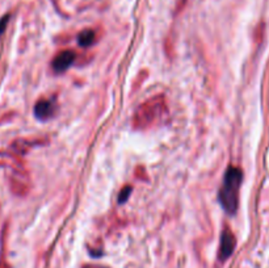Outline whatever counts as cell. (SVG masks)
I'll return each instance as SVG.
<instances>
[{"instance_id": "obj_1", "label": "cell", "mask_w": 269, "mask_h": 268, "mask_svg": "<svg viewBox=\"0 0 269 268\" xmlns=\"http://www.w3.org/2000/svg\"><path fill=\"white\" fill-rule=\"evenodd\" d=\"M243 181V172L241 168L229 167L226 170L223 183L218 193V199L222 208L230 214H234L239 203V189Z\"/></svg>"}, {"instance_id": "obj_2", "label": "cell", "mask_w": 269, "mask_h": 268, "mask_svg": "<svg viewBox=\"0 0 269 268\" xmlns=\"http://www.w3.org/2000/svg\"><path fill=\"white\" fill-rule=\"evenodd\" d=\"M74 60H75V53L71 50H64L54 58L53 70L55 72H64L74 63Z\"/></svg>"}, {"instance_id": "obj_3", "label": "cell", "mask_w": 269, "mask_h": 268, "mask_svg": "<svg viewBox=\"0 0 269 268\" xmlns=\"http://www.w3.org/2000/svg\"><path fill=\"white\" fill-rule=\"evenodd\" d=\"M234 248H235V237L229 229H226L221 236V247H219V258L221 260L227 259L231 256Z\"/></svg>"}, {"instance_id": "obj_4", "label": "cell", "mask_w": 269, "mask_h": 268, "mask_svg": "<svg viewBox=\"0 0 269 268\" xmlns=\"http://www.w3.org/2000/svg\"><path fill=\"white\" fill-rule=\"evenodd\" d=\"M55 112V104L50 100H40L34 107V113L37 119L48 120Z\"/></svg>"}, {"instance_id": "obj_5", "label": "cell", "mask_w": 269, "mask_h": 268, "mask_svg": "<svg viewBox=\"0 0 269 268\" xmlns=\"http://www.w3.org/2000/svg\"><path fill=\"white\" fill-rule=\"evenodd\" d=\"M78 40H79V45L83 46V48H88L91 45L93 44V41H95V32L93 30H83L81 33H79V36H78Z\"/></svg>"}, {"instance_id": "obj_6", "label": "cell", "mask_w": 269, "mask_h": 268, "mask_svg": "<svg viewBox=\"0 0 269 268\" xmlns=\"http://www.w3.org/2000/svg\"><path fill=\"white\" fill-rule=\"evenodd\" d=\"M130 193H132V187H129V185L128 187H125V188L120 192V196H118V203H120V204L125 203V201L128 200V197Z\"/></svg>"}, {"instance_id": "obj_7", "label": "cell", "mask_w": 269, "mask_h": 268, "mask_svg": "<svg viewBox=\"0 0 269 268\" xmlns=\"http://www.w3.org/2000/svg\"><path fill=\"white\" fill-rule=\"evenodd\" d=\"M7 21H8V16L3 17V20H0V34L4 32L5 25H7Z\"/></svg>"}]
</instances>
